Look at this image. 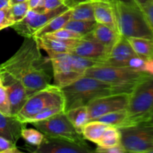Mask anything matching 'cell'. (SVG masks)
<instances>
[{
  "mask_svg": "<svg viewBox=\"0 0 153 153\" xmlns=\"http://www.w3.org/2000/svg\"><path fill=\"white\" fill-rule=\"evenodd\" d=\"M0 112L5 115H11L7 91L1 80L0 81Z\"/></svg>",
  "mask_w": 153,
  "mask_h": 153,
  "instance_id": "cell-31",
  "label": "cell"
},
{
  "mask_svg": "<svg viewBox=\"0 0 153 153\" xmlns=\"http://www.w3.org/2000/svg\"><path fill=\"white\" fill-rule=\"evenodd\" d=\"M85 76L94 78L111 85L117 94H131L136 85L151 75L139 72L127 67H116L106 64H99L90 67Z\"/></svg>",
  "mask_w": 153,
  "mask_h": 153,
  "instance_id": "cell-3",
  "label": "cell"
},
{
  "mask_svg": "<svg viewBox=\"0 0 153 153\" xmlns=\"http://www.w3.org/2000/svg\"><path fill=\"white\" fill-rule=\"evenodd\" d=\"M140 7L153 32V0H149Z\"/></svg>",
  "mask_w": 153,
  "mask_h": 153,
  "instance_id": "cell-34",
  "label": "cell"
},
{
  "mask_svg": "<svg viewBox=\"0 0 153 153\" xmlns=\"http://www.w3.org/2000/svg\"><path fill=\"white\" fill-rule=\"evenodd\" d=\"M129 97V94L119 93L102 96L93 100L87 105L90 121L110 112L127 109Z\"/></svg>",
  "mask_w": 153,
  "mask_h": 153,
  "instance_id": "cell-10",
  "label": "cell"
},
{
  "mask_svg": "<svg viewBox=\"0 0 153 153\" xmlns=\"http://www.w3.org/2000/svg\"><path fill=\"white\" fill-rule=\"evenodd\" d=\"M43 36H46L48 37H53V38L63 39V40H70V39H79L83 36L75 31L67 29L65 28H62L61 29H58L54 32L46 34Z\"/></svg>",
  "mask_w": 153,
  "mask_h": 153,
  "instance_id": "cell-30",
  "label": "cell"
},
{
  "mask_svg": "<svg viewBox=\"0 0 153 153\" xmlns=\"http://www.w3.org/2000/svg\"><path fill=\"white\" fill-rule=\"evenodd\" d=\"M73 6L70 4H64L54 10L44 13H39L34 10H29L24 19L13 24L11 28L20 36L32 37L37 31L46 25L52 18L68 10Z\"/></svg>",
  "mask_w": 153,
  "mask_h": 153,
  "instance_id": "cell-9",
  "label": "cell"
},
{
  "mask_svg": "<svg viewBox=\"0 0 153 153\" xmlns=\"http://www.w3.org/2000/svg\"><path fill=\"white\" fill-rule=\"evenodd\" d=\"M71 19L95 21L94 0H85L75 4L72 7Z\"/></svg>",
  "mask_w": 153,
  "mask_h": 153,
  "instance_id": "cell-21",
  "label": "cell"
},
{
  "mask_svg": "<svg viewBox=\"0 0 153 153\" xmlns=\"http://www.w3.org/2000/svg\"><path fill=\"white\" fill-rule=\"evenodd\" d=\"M14 23V20L10 13V6L0 9V31L7 27H11Z\"/></svg>",
  "mask_w": 153,
  "mask_h": 153,
  "instance_id": "cell-32",
  "label": "cell"
},
{
  "mask_svg": "<svg viewBox=\"0 0 153 153\" xmlns=\"http://www.w3.org/2000/svg\"><path fill=\"white\" fill-rule=\"evenodd\" d=\"M95 21L110 27L118 32L115 1L111 0H94Z\"/></svg>",
  "mask_w": 153,
  "mask_h": 153,
  "instance_id": "cell-14",
  "label": "cell"
},
{
  "mask_svg": "<svg viewBox=\"0 0 153 153\" xmlns=\"http://www.w3.org/2000/svg\"><path fill=\"white\" fill-rule=\"evenodd\" d=\"M16 143H13L8 139L0 135V153H21L18 149Z\"/></svg>",
  "mask_w": 153,
  "mask_h": 153,
  "instance_id": "cell-33",
  "label": "cell"
},
{
  "mask_svg": "<svg viewBox=\"0 0 153 153\" xmlns=\"http://www.w3.org/2000/svg\"><path fill=\"white\" fill-rule=\"evenodd\" d=\"M1 80V76H0V81Z\"/></svg>",
  "mask_w": 153,
  "mask_h": 153,
  "instance_id": "cell-43",
  "label": "cell"
},
{
  "mask_svg": "<svg viewBox=\"0 0 153 153\" xmlns=\"http://www.w3.org/2000/svg\"><path fill=\"white\" fill-rule=\"evenodd\" d=\"M44 137V134H43L41 131L37 130V128L36 129H34V128H28L25 126L21 131V137L26 143L27 147H28L27 149L28 151L32 149V148L40 146L42 142H43Z\"/></svg>",
  "mask_w": 153,
  "mask_h": 153,
  "instance_id": "cell-25",
  "label": "cell"
},
{
  "mask_svg": "<svg viewBox=\"0 0 153 153\" xmlns=\"http://www.w3.org/2000/svg\"><path fill=\"white\" fill-rule=\"evenodd\" d=\"M153 111V76H149L136 85L130 94L124 127L144 123Z\"/></svg>",
  "mask_w": 153,
  "mask_h": 153,
  "instance_id": "cell-5",
  "label": "cell"
},
{
  "mask_svg": "<svg viewBox=\"0 0 153 153\" xmlns=\"http://www.w3.org/2000/svg\"><path fill=\"white\" fill-rule=\"evenodd\" d=\"M115 1L117 29L120 34L126 37L153 39V32L137 3Z\"/></svg>",
  "mask_w": 153,
  "mask_h": 153,
  "instance_id": "cell-4",
  "label": "cell"
},
{
  "mask_svg": "<svg viewBox=\"0 0 153 153\" xmlns=\"http://www.w3.org/2000/svg\"><path fill=\"white\" fill-rule=\"evenodd\" d=\"M95 152L99 153H125L126 152L125 148L122 145V143L116 145V146H109V147H100L97 146L96 149H94Z\"/></svg>",
  "mask_w": 153,
  "mask_h": 153,
  "instance_id": "cell-35",
  "label": "cell"
},
{
  "mask_svg": "<svg viewBox=\"0 0 153 153\" xmlns=\"http://www.w3.org/2000/svg\"><path fill=\"white\" fill-rule=\"evenodd\" d=\"M51 63L50 58L43 56L34 37H25L19 49L8 60L0 64L2 83L16 80L21 82L39 67Z\"/></svg>",
  "mask_w": 153,
  "mask_h": 153,
  "instance_id": "cell-1",
  "label": "cell"
},
{
  "mask_svg": "<svg viewBox=\"0 0 153 153\" xmlns=\"http://www.w3.org/2000/svg\"><path fill=\"white\" fill-rule=\"evenodd\" d=\"M40 49H44L48 54L50 53H71L73 48L79 39H63L48 37L46 36L34 37Z\"/></svg>",
  "mask_w": 153,
  "mask_h": 153,
  "instance_id": "cell-16",
  "label": "cell"
},
{
  "mask_svg": "<svg viewBox=\"0 0 153 153\" xmlns=\"http://www.w3.org/2000/svg\"><path fill=\"white\" fill-rule=\"evenodd\" d=\"M26 125L19 120L16 117L5 115L0 112V135L13 143H16L21 138V131Z\"/></svg>",
  "mask_w": 153,
  "mask_h": 153,
  "instance_id": "cell-17",
  "label": "cell"
},
{
  "mask_svg": "<svg viewBox=\"0 0 153 153\" xmlns=\"http://www.w3.org/2000/svg\"><path fill=\"white\" fill-rule=\"evenodd\" d=\"M110 51L111 49L96 40L90 33L78 40L76 45L72 49L71 53L104 64Z\"/></svg>",
  "mask_w": 153,
  "mask_h": 153,
  "instance_id": "cell-12",
  "label": "cell"
},
{
  "mask_svg": "<svg viewBox=\"0 0 153 153\" xmlns=\"http://www.w3.org/2000/svg\"><path fill=\"white\" fill-rule=\"evenodd\" d=\"M127 117H128L127 109H123V110L110 112V113L102 115L94 120L100 121L108 126L120 128L125 126Z\"/></svg>",
  "mask_w": 153,
  "mask_h": 153,
  "instance_id": "cell-24",
  "label": "cell"
},
{
  "mask_svg": "<svg viewBox=\"0 0 153 153\" xmlns=\"http://www.w3.org/2000/svg\"><path fill=\"white\" fill-rule=\"evenodd\" d=\"M67 119L74 126L76 131L82 134V131L85 124L90 121L89 114L87 105L73 108L64 112Z\"/></svg>",
  "mask_w": 153,
  "mask_h": 153,
  "instance_id": "cell-19",
  "label": "cell"
},
{
  "mask_svg": "<svg viewBox=\"0 0 153 153\" xmlns=\"http://www.w3.org/2000/svg\"><path fill=\"white\" fill-rule=\"evenodd\" d=\"M111 1H121V2L124 3H129V4H131V3H136L135 1H134V0H111Z\"/></svg>",
  "mask_w": 153,
  "mask_h": 153,
  "instance_id": "cell-40",
  "label": "cell"
},
{
  "mask_svg": "<svg viewBox=\"0 0 153 153\" xmlns=\"http://www.w3.org/2000/svg\"><path fill=\"white\" fill-rule=\"evenodd\" d=\"M120 131L117 127L109 126L103 133L101 139L97 143V146L100 147H109L116 146L120 143Z\"/></svg>",
  "mask_w": 153,
  "mask_h": 153,
  "instance_id": "cell-26",
  "label": "cell"
},
{
  "mask_svg": "<svg viewBox=\"0 0 153 153\" xmlns=\"http://www.w3.org/2000/svg\"><path fill=\"white\" fill-rule=\"evenodd\" d=\"M96 23H97L96 21L76 20V19H70L66 23L64 28L75 31L82 36H85L92 32Z\"/></svg>",
  "mask_w": 153,
  "mask_h": 153,
  "instance_id": "cell-27",
  "label": "cell"
},
{
  "mask_svg": "<svg viewBox=\"0 0 153 153\" xmlns=\"http://www.w3.org/2000/svg\"><path fill=\"white\" fill-rule=\"evenodd\" d=\"M137 55L128 39L120 35L111 49L104 64L116 67H127L130 60Z\"/></svg>",
  "mask_w": 153,
  "mask_h": 153,
  "instance_id": "cell-13",
  "label": "cell"
},
{
  "mask_svg": "<svg viewBox=\"0 0 153 153\" xmlns=\"http://www.w3.org/2000/svg\"><path fill=\"white\" fill-rule=\"evenodd\" d=\"M75 3H78V2H80V1H85V0H73Z\"/></svg>",
  "mask_w": 153,
  "mask_h": 153,
  "instance_id": "cell-42",
  "label": "cell"
},
{
  "mask_svg": "<svg viewBox=\"0 0 153 153\" xmlns=\"http://www.w3.org/2000/svg\"><path fill=\"white\" fill-rule=\"evenodd\" d=\"M119 129L126 152L153 153V125L140 123Z\"/></svg>",
  "mask_w": 153,
  "mask_h": 153,
  "instance_id": "cell-8",
  "label": "cell"
},
{
  "mask_svg": "<svg viewBox=\"0 0 153 153\" xmlns=\"http://www.w3.org/2000/svg\"><path fill=\"white\" fill-rule=\"evenodd\" d=\"M9 7V0H0V9Z\"/></svg>",
  "mask_w": 153,
  "mask_h": 153,
  "instance_id": "cell-37",
  "label": "cell"
},
{
  "mask_svg": "<svg viewBox=\"0 0 153 153\" xmlns=\"http://www.w3.org/2000/svg\"><path fill=\"white\" fill-rule=\"evenodd\" d=\"M55 108L64 109V98L61 88L51 84L28 97L16 117L27 124V121L35 115Z\"/></svg>",
  "mask_w": 153,
  "mask_h": 153,
  "instance_id": "cell-6",
  "label": "cell"
},
{
  "mask_svg": "<svg viewBox=\"0 0 153 153\" xmlns=\"http://www.w3.org/2000/svg\"><path fill=\"white\" fill-rule=\"evenodd\" d=\"M34 153H91L94 152L89 145H82L67 139L48 137L44 139L40 146L34 148Z\"/></svg>",
  "mask_w": 153,
  "mask_h": 153,
  "instance_id": "cell-11",
  "label": "cell"
},
{
  "mask_svg": "<svg viewBox=\"0 0 153 153\" xmlns=\"http://www.w3.org/2000/svg\"><path fill=\"white\" fill-rule=\"evenodd\" d=\"M3 84L7 91L10 113L12 116L16 117L28 100V95L23 85L19 81L12 80Z\"/></svg>",
  "mask_w": 153,
  "mask_h": 153,
  "instance_id": "cell-15",
  "label": "cell"
},
{
  "mask_svg": "<svg viewBox=\"0 0 153 153\" xmlns=\"http://www.w3.org/2000/svg\"><path fill=\"white\" fill-rule=\"evenodd\" d=\"M27 1H28L29 10H33L37 7L40 0H27Z\"/></svg>",
  "mask_w": 153,
  "mask_h": 153,
  "instance_id": "cell-36",
  "label": "cell"
},
{
  "mask_svg": "<svg viewBox=\"0 0 153 153\" xmlns=\"http://www.w3.org/2000/svg\"><path fill=\"white\" fill-rule=\"evenodd\" d=\"M72 7L68 10H65L63 13H60L58 16L52 18L46 25L37 31L34 35V37H41L46 34L54 32L58 29L64 28L67 22L71 19Z\"/></svg>",
  "mask_w": 153,
  "mask_h": 153,
  "instance_id": "cell-20",
  "label": "cell"
},
{
  "mask_svg": "<svg viewBox=\"0 0 153 153\" xmlns=\"http://www.w3.org/2000/svg\"><path fill=\"white\" fill-rule=\"evenodd\" d=\"M108 126H109L100 121L91 120L83 127L82 134L85 140H88L97 144Z\"/></svg>",
  "mask_w": 153,
  "mask_h": 153,
  "instance_id": "cell-23",
  "label": "cell"
},
{
  "mask_svg": "<svg viewBox=\"0 0 153 153\" xmlns=\"http://www.w3.org/2000/svg\"><path fill=\"white\" fill-rule=\"evenodd\" d=\"M27 0H9V6H11L13 4H17V3L23 2V1H26Z\"/></svg>",
  "mask_w": 153,
  "mask_h": 153,
  "instance_id": "cell-38",
  "label": "cell"
},
{
  "mask_svg": "<svg viewBox=\"0 0 153 153\" xmlns=\"http://www.w3.org/2000/svg\"><path fill=\"white\" fill-rule=\"evenodd\" d=\"M64 4L74 5L76 3H75L73 0H40L37 7L33 10L39 13H44L54 10Z\"/></svg>",
  "mask_w": 153,
  "mask_h": 153,
  "instance_id": "cell-28",
  "label": "cell"
},
{
  "mask_svg": "<svg viewBox=\"0 0 153 153\" xmlns=\"http://www.w3.org/2000/svg\"><path fill=\"white\" fill-rule=\"evenodd\" d=\"M30 124L48 137L67 139L79 144L88 145L82 134L76 131L64 112Z\"/></svg>",
  "mask_w": 153,
  "mask_h": 153,
  "instance_id": "cell-7",
  "label": "cell"
},
{
  "mask_svg": "<svg viewBox=\"0 0 153 153\" xmlns=\"http://www.w3.org/2000/svg\"><path fill=\"white\" fill-rule=\"evenodd\" d=\"M147 1H149V0H134V1H135V2L137 3L139 6L143 4L144 3H146Z\"/></svg>",
  "mask_w": 153,
  "mask_h": 153,
  "instance_id": "cell-41",
  "label": "cell"
},
{
  "mask_svg": "<svg viewBox=\"0 0 153 153\" xmlns=\"http://www.w3.org/2000/svg\"><path fill=\"white\" fill-rule=\"evenodd\" d=\"M10 10L15 23L19 22L22 19H24V17L26 16L27 13L29 10L28 1H26L13 4V5L10 6Z\"/></svg>",
  "mask_w": 153,
  "mask_h": 153,
  "instance_id": "cell-29",
  "label": "cell"
},
{
  "mask_svg": "<svg viewBox=\"0 0 153 153\" xmlns=\"http://www.w3.org/2000/svg\"><path fill=\"white\" fill-rule=\"evenodd\" d=\"M61 89L64 98V112L73 108L87 105L98 97L117 94L109 84L85 75Z\"/></svg>",
  "mask_w": 153,
  "mask_h": 153,
  "instance_id": "cell-2",
  "label": "cell"
},
{
  "mask_svg": "<svg viewBox=\"0 0 153 153\" xmlns=\"http://www.w3.org/2000/svg\"><path fill=\"white\" fill-rule=\"evenodd\" d=\"M146 123V124H149V125H153V111L151 114V115L149 116V119L144 123Z\"/></svg>",
  "mask_w": 153,
  "mask_h": 153,
  "instance_id": "cell-39",
  "label": "cell"
},
{
  "mask_svg": "<svg viewBox=\"0 0 153 153\" xmlns=\"http://www.w3.org/2000/svg\"><path fill=\"white\" fill-rule=\"evenodd\" d=\"M93 37L100 43L104 45L109 49H111L120 37L119 32L112 29L107 25L100 23H96L94 30L91 32Z\"/></svg>",
  "mask_w": 153,
  "mask_h": 153,
  "instance_id": "cell-18",
  "label": "cell"
},
{
  "mask_svg": "<svg viewBox=\"0 0 153 153\" xmlns=\"http://www.w3.org/2000/svg\"><path fill=\"white\" fill-rule=\"evenodd\" d=\"M128 40L137 55L144 59L153 58V39L128 37Z\"/></svg>",
  "mask_w": 153,
  "mask_h": 153,
  "instance_id": "cell-22",
  "label": "cell"
}]
</instances>
